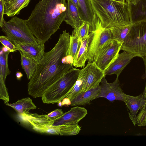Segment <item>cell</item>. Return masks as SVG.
Returning <instances> with one entry per match:
<instances>
[{"label":"cell","instance_id":"6da1fadb","mask_svg":"<svg viewBox=\"0 0 146 146\" xmlns=\"http://www.w3.org/2000/svg\"><path fill=\"white\" fill-rule=\"evenodd\" d=\"M70 36L66 30L60 34L57 43L44 52L28 84V94L34 98L42 97L48 89L73 68L74 58L67 55Z\"/></svg>","mask_w":146,"mask_h":146},{"label":"cell","instance_id":"7a4b0ae2","mask_svg":"<svg viewBox=\"0 0 146 146\" xmlns=\"http://www.w3.org/2000/svg\"><path fill=\"white\" fill-rule=\"evenodd\" d=\"M66 0H41L27 20V23L38 44H44L64 21Z\"/></svg>","mask_w":146,"mask_h":146},{"label":"cell","instance_id":"3957f363","mask_svg":"<svg viewBox=\"0 0 146 146\" xmlns=\"http://www.w3.org/2000/svg\"><path fill=\"white\" fill-rule=\"evenodd\" d=\"M93 10L102 28L126 25L131 22L129 5L114 0H90Z\"/></svg>","mask_w":146,"mask_h":146},{"label":"cell","instance_id":"277c9868","mask_svg":"<svg viewBox=\"0 0 146 146\" xmlns=\"http://www.w3.org/2000/svg\"><path fill=\"white\" fill-rule=\"evenodd\" d=\"M80 70L73 67L65 73L43 94V102L54 104L62 101L75 83Z\"/></svg>","mask_w":146,"mask_h":146},{"label":"cell","instance_id":"5b68a950","mask_svg":"<svg viewBox=\"0 0 146 146\" xmlns=\"http://www.w3.org/2000/svg\"><path fill=\"white\" fill-rule=\"evenodd\" d=\"M121 50L142 58L146 56V19L131 23Z\"/></svg>","mask_w":146,"mask_h":146},{"label":"cell","instance_id":"8992f818","mask_svg":"<svg viewBox=\"0 0 146 146\" xmlns=\"http://www.w3.org/2000/svg\"><path fill=\"white\" fill-rule=\"evenodd\" d=\"M0 26L2 31L12 42L38 43L28 25L27 20L14 16L7 21L4 20Z\"/></svg>","mask_w":146,"mask_h":146},{"label":"cell","instance_id":"52a82bcc","mask_svg":"<svg viewBox=\"0 0 146 146\" xmlns=\"http://www.w3.org/2000/svg\"><path fill=\"white\" fill-rule=\"evenodd\" d=\"M122 44L112 39L98 51L93 62L104 72L117 57Z\"/></svg>","mask_w":146,"mask_h":146},{"label":"cell","instance_id":"ba28073f","mask_svg":"<svg viewBox=\"0 0 146 146\" xmlns=\"http://www.w3.org/2000/svg\"><path fill=\"white\" fill-rule=\"evenodd\" d=\"M88 46V64L93 62L98 51L112 39L110 28L101 27L96 31L90 33Z\"/></svg>","mask_w":146,"mask_h":146},{"label":"cell","instance_id":"9c48e42d","mask_svg":"<svg viewBox=\"0 0 146 146\" xmlns=\"http://www.w3.org/2000/svg\"><path fill=\"white\" fill-rule=\"evenodd\" d=\"M21 121L29 125L34 130L41 133H46L48 129L51 127L54 120L48 117L46 115L35 113L19 115Z\"/></svg>","mask_w":146,"mask_h":146},{"label":"cell","instance_id":"30bf717a","mask_svg":"<svg viewBox=\"0 0 146 146\" xmlns=\"http://www.w3.org/2000/svg\"><path fill=\"white\" fill-rule=\"evenodd\" d=\"M117 76L113 82L108 83L105 77L102 79L100 83L101 90L97 98H104L110 101L118 100L124 102L125 94L121 89Z\"/></svg>","mask_w":146,"mask_h":146},{"label":"cell","instance_id":"8fae6325","mask_svg":"<svg viewBox=\"0 0 146 146\" xmlns=\"http://www.w3.org/2000/svg\"><path fill=\"white\" fill-rule=\"evenodd\" d=\"M78 9L80 18L90 26L89 32H94L100 28V23L94 14L90 0H78Z\"/></svg>","mask_w":146,"mask_h":146},{"label":"cell","instance_id":"7c38bea8","mask_svg":"<svg viewBox=\"0 0 146 146\" xmlns=\"http://www.w3.org/2000/svg\"><path fill=\"white\" fill-rule=\"evenodd\" d=\"M86 66V73L81 92L97 87L105 77L104 72L94 62L87 64Z\"/></svg>","mask_w":146,"mask_h":146},{"label":"cell","instance_id":"4fadbf2b","mask_svg":"<svg viewBox=\"0 0 146 146\" xmlns=\"http://www.w3.org/2000/svg\"><path fill=\"white\" fill-rule=\"evenodd\" d=\"M87 113V111L85 108L76 106L71 108L69 110L64 113L62 115L55 119L52 126H58L65 124H78Z\"/></svg>","mask_w":146,"mask_h":146},{"label":"cell","instance_id":"5bb4252c","mask_svg":"<svg viewBox=\"0 0 146 146\" xmlns=\"http://www.w3.org/2000/svg\"><path fill=\"white\" fill-rule=\"evenodd\" d=\"M17 50L37 63L42 58L44 53V44L24 43L14 42Z\"/></svg>","mask_w":146,"mask_h":146},{"label":"cell","instance_id":"9a60e30c","mask_svg":"<svg viewBox=\"0 0 146 146\" xmlns=\"http://www.w3.org/2000/svg\"><path fill=\"white\" fill-rule=\"evenodd\" d=\"M136 56V55L125 51L119 54L115 61L104 72L105 76L115 74L119 76L131 60Z\"/></svg>","mask_w":146,"mask_h":146},{"label":"cell","instance_id":"2e32d148","mask_svg":"<svg viewBox=\"0 0 146 146\" xmlns=\"http://www.w3.org/2000/svg\"><path fill=\"white\" fill-rule=\"evenodd\" d=\"M146 101V99L142 93L137 96L125 94L123 102L130 111L129 117L135 126L137 113Z\"/></svg>","mask_w":146,"mask_h":146},{"label":"cell","instance_id":"e0dca14e","mask_svg":"<svg viewBox=\"0 0 146 146\" xmlns=\"http://www.w3.org/2000/svg\"><path fill=\"white\" fill-rule=\"evenodd\" d=\"M127 3L131 23L146 19V0H133Z\"/></svg>","mask_w":146,"mask_h":146},{"label":"cell","instance_id":"ac0fdd59","mask_svg":"<svg viewBox=\"0 0 146 146\" xmlns=\"http://www.w3.org/2000/svg\"><path fill=\"white\" fill-rule=\"evenodd\" d=\"M100 84L96 87L79 93L70 102V106H79L88 104L97 98L100 92Z\"/></svg>","mask_w":146,"mask_h":146},{"label":"cell","instance_id":"d6986e66","mask_svg":"<svg viewBox=\"0 0 146 146\" xmlns=\"http://www.w3.org/2000/svg\"><path fill=\"white\" fill-rule=\"evenodd\" d=\"M67 0V8L64 20L66 23L76 30L84 23L79 15L78 9L71 0Z\"/></svg>","mask_w":146,"mask_h":146},{"label":"cell","instance_id":"ffe728a7","mask_svg":"<svg viewBox=\"0 0 146 146\" xmlns=\"http://www.w3.org/2000/svg\"><path fill=\"white\" fill-rule=\"evenodd\" d=\"M87 67L80 70L78 77L73 86L61 101L62 106L70 105L71 101L81 93L86 73Z\"/></svg>","mask_w":146,"mask_h":146},{"label":"cell","instance_id":"44dd1931","mask_svg":"<svg viewBox=\"0 0 146 146\" xmlns=\"http://www.w3.org/2000/svg\"><path fill=\"white\" fill-rule=\"evenodd\" d=\"M5 104L13 108L19 115L29 113L30 110L36 108L32 100L29 97L18 100L12 104H9L8 102L5 103Z\"/></svg>","mask_w":146,"mask_h":146},{"label":"cell","instance_id":"7402d4cb","mask_svg":"<svg viewBox=\"0 0 146 146\" xmlns=\"http://www.w3.org/2000/svg\"><path fill=\"white\" fill-rule=\"evenodd\" d=\"M89 35L82 41V44L79 51L74 59L73 66L76 68L84 67L88 57V46Z\"/></svg>","mask_w":146,"mask_h":146},{"label":"cell","instance_id":"603a6c76","mask_svg":"<svg viewBox=\"0 0 146 146\" xmlns=\"http://www.w3.org/2000/svg\"><path fill=\"white\" fill-rule=\"evenodd\" d=\"M31 0H15L8 4H5L4 14L11 17L19 14L21 11L28 6Z\"/></svg>","mask_w":146,"mask_h":146},{"label":"cell","instance_id":"cb8c5ba5","mask_svg":"<svg viewBox=\"0 0 146 146\" xmlns=\"http://www.w3.org/2000/svg\"><path fill=\"white\" fill-rule=\"evenodd\" d=\"M10 52L6 47L1 46L0 51V76L3 78L5 82L7 76L9 75L11 71L9 70L8 64V59Z\"/></svg>","mask_w":146,"mask_h":146},{"label":"cell","instance_id":"d4e9b609","mask_svg":"<svg viewBox=\"0 0 146 146\" xmlns=\"http://www.w3.org/2000/svg\"><path fill=\"white\" fill-rule=\"evenodd\" d=\"M131 24L116 26L110 28L112 39L122 44L130 31Z\"/></svg>","mask_w":146,"mask_h":146},{"label":"cell","instance_id":"484cf974","mask_svg":"<svg viewBox=\"0 0 146 146\" xmlns=\"http://www.w3.org/2000/svg\"><path fill=\"white\" fill-rule=\"evenodd\" d=\"M21 62L22 68L25 72L27 78L30 80L34 74L38 63L21 52Z\"/></svg>","mask_w":146,"mask_h":146},{"label":"cell","instance_id":"4316f807","mask_svg":"<svg viewBox=\"0 0 146 146\" xmlns=\"http://www.w3.org/2000/svg\"><path fill=\"white\" fill-rule=\"evenodd\" d=\"M54 126L58 130L60 135H76L79 133L81 130V127L78 124H65Z\"/></svg>","mask_w":146,"mask_h":146},{"label":"cell","instance_id":"83f0119b","mask_svg":"<svg viewBox=\"0 0 146 146\" xmlns=\"http://www.w3.org/2000/svg\"><path fill=\"white\" fill-rule=\"evenodd\" d=\"M81 44L82 41L78 38L70 35V41L67 55L71 56L74 59L79 51Z\"/></svg>","mask_w":146,"mask_h":146},{"label":"cell","instance_id":"f1b7e54d","mask_svg":"<svg viewBox=\"0 0 146 146\" xmlns=\"http://www.w3.org/2000/svg\"><path fill=\"white\" fill-rule=\"evenodd\" d=\"M90 26L86 22H84L79 28L76 30L74 29L72 35L82 41L88 35Z\"/></svg>","mask_w":146,"mask_h":146},{"label":"cell","instance_id":"f546056e","mask_svg":"<svg viewBox=\"0 0 146 146\" xmlns=\"http://www.w3.org/2000/svg\"><path fill=\"white\" fill-rule=\"evenodd\" d=\"M136 124L139 126L146 125V101L140 109L136 118Z\"/></svg>","mask_w":146,"mask_h":146},{"label":"cell","instance_id":"4dcf8cb0","mask_svg":"<svg viewBox=\"0 0 146 146\" xmlns=\"http://www.w3.org/2000/svg\"><path fill=\"white\" fill-rule=\"evenodd\" d=\"M5 82L3 78L0 76V98L5 103L9 101L7 89L5 86Z\"/></svg>","mask_w":146,"mask_h":146},{"label":"cell","instance_id":"1f68e13d","mask_svg":"<svg viewBox=\"0 0 146 146\" xmlns=\"http://www.w3.org/2000/svg\"><path fill=\"white\" fill-rule=\"evenodd\" d=\"M0 41L4 46L9 49L10 52H14L17 51V47L6 36H0Z\"/></svg>","mask_w":146,"mask_h":146},{"label":"cell","instance_id":"d6a6232c","mask_svg":"<svg viewBox=\"0 0 146 146\" xmlns=\"http://www.w3.org/2000/svg\"><path fill=\"white\" fill-rule=\"evenodd\" d=\"M64 113L61 109H57L46 115L47 116L55 120L62 115Z\"/></svg>","mask_w":146,"mask_h":146},{"label":"cell","instance_id":"836d02e7","mask_svg":"<svg viewBox=\"0 0 146 146\" xmlns=\"http://www.w3.org/2000/svg\"><path fill=\"white\" fill-rule=\"evenodd\" d=\"M5 2L4 0H0V26L4 20L3 15L4 14V9Z\"/></svg>","mask_w":146,"mask_h":146},{"label":"cell","instance_id":"e575fe53","mask_svg":"<svg viewBox=\"0 0 146 146\" xmlns=\"http://www.w3.org/2000/svg\"><path fill=\"white\" fill-rule=\"evenodd\" d=\"M143 61L144 62V63L145 64V75L146 77V56L143 57ZM143 95L145 97V98L146 99V82L145 84V86L144 90L143 92L142 93Z\"/></svg>","mask_w":146,"mask_h":146},{"label":"cell","instance_id":"d590c367","mask_svg":"<svg viewBox=\"0 0 146 146\" xmlns=\"http://www.w3.org/2000/svg\"><path fill=\"white\" fill-rule=\"evenodd\" d=\"M23 76V74L20 72L17 71L16 73V76L18 80H20Z\"/></svg>","mask_w":146,"mask_h":146},{"label":"cell","instance_id":"8d00e7d4","mask_svg":"<svg viewBox=\"0 0 146 146\" xmlns=\"http://www.w3.org/2000/svg\"><path fill=\"white\" fill-rule=\"evenodd\" d=\"M75 4L76 6L78 9V0H71Z\"/></svg>","mask_w":146,"mask_h":146},{"label":"cell","instance_id":"74e56055","mask_svg":"<svg viewBox=\"0 0 146 146\" xmlns=\"http://www.w3.org/2000/svg\"><path fill=\"white\" fill-rule=\"evenodd\" d=\"M5 2V4H8L10 3L15 0H4Z\"/></svg>","mask_w":146,"mask_h":146},{"label":"cell","instance_id":"f35d334b","mask_svg":"<svg viewBox=\"0 0 146 146\" xmlns=\"http://www.w3.org/2000/svg\"><path fill=\"white\" fill-rule=\"evenodd\" d=\"M133 0H125L126 1V2H130L131 1H132Z\"/></svg>","mask_w":146,"mask_h":146},{"label":"cell","instance_id":"ab89813d","mask_svg":"<svg viewBox=\"0 0 146 146\" xmlns=\"http://www.w3.org/2000/svg\"><path fill=\"white\" fill-rule=\"evenodd\" d=\"M116 0L117 1H125V0Z\"/></svg>","mask_w":146,"mask_h":146},{"label":"cell","instance_id":"60d3db41","mask_svg":"<svg viewBox=\"0 0 146 146\" xmlns=\"http://www.w3.org/2000/svg\"></svg>","mask_w":146,"mask_h":146}]
</instances>
